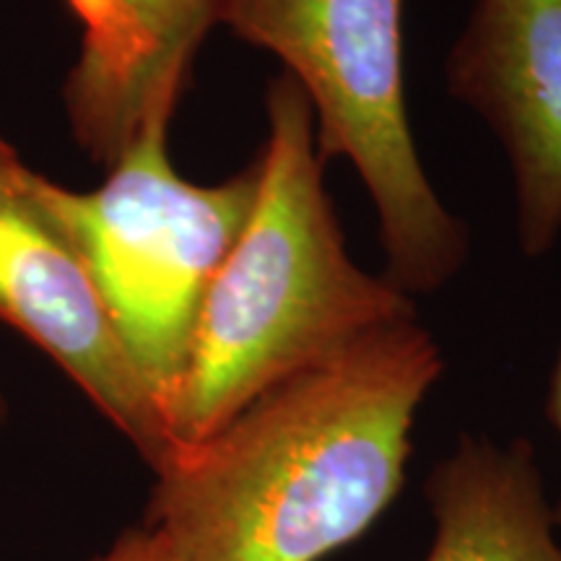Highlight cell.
Returning <instances> with one entry per match:
<instances>
[{
	"label": "cell",
	"mask_w": 561,
	"mask_h": 561,
	"mask_svg": "<svg viewBox=\"0 0 561 561\" xmlns=\"http://www.w3.org/2000/svg\"><path fill=\"white\" fill-rule=\"evenodd\" d=\"M434 541L426 561H561L553 504L528 439L466 437L426 481Z\"/></svg>",
	"instance_id": "ba28073f"
},
{
	"label": "cell",
	"mask_w": 561,
	"mask_h": 561,
	"mask_svg": "<svg viewBox=\"0 0 561 561\" xmlns=\"http://www.w3.org/2000/svg\"><path fill=\"white\" fill-rule=\"evenodd\" d=\"M0 322L45 351L153 473L180 453L164 411L104 312L39 174L0 136Z\"/></svg>",
	"instance_id": "5b68a950"
},
{
	"label": "cell",
	"mask_w": 561,
	"mask_h": 561,
	"mask_svg": "<svg viewBox=\"0 0 561 561\" xmlns=\"http://www.w3.org/2000/svg\"><path fill=\"white\" fill-rule=\"evenodd\" d=\"M445 81L510 161L523 255H549L561 240V0H476Z\"/></svg>",
	"instance_id": "8992f818"
},
{
	"label": "cell",
	"mask_w": 561,
	"mask_h": 561,
	"mask_svg": "<svg viewBox=\"0 0 561 561\" xmlns=\"http://www.w3.org/2000/svg\"><path fill=\"white\" fill-rule=\"evenodd\" d=\"M5 419V401H3V392H0V424H3Z\"/></svg>",
	"instance_id": "8fae6325"
},
{
	"label": "cell",
	"mask_w": 561,
	"mask_h": 561,
	"mask_svg": "<svg viewBox=\"0 0 561 561\" xmlns=\"http://www.w3.org/2000/svg\"><path fill=\"white\" fill-rule=\"evenodd\" d=\"M89 561H178L167 549L157 533L140 525V528L125 530L107 551L96 553Z\"/></svg>",
	"instance_id": "9c48e42d"
},
{
	"label": "cell",
	"mask_w": 561,
	"mask_h": 561,
	"mask_svg": "<svg viewBox=\"0 0 561 561\" xmlns=\"http://www.w3.org/2000/svg\"><path fill=\"white\" fill-rule=\"evenodd\" d=\"M265 115L255 203L210 280L170 409L180 450L208 439L276 385L416 318L413 297L348 255L325 191L312 107L286 73L271 79Z\"/></svg>",
	"instance_id": "7a4b0ae2"
},
{
	"label": "cell",
	"mask_w": 561,
	"mask_h": 561,
	"mask_svg": "<svg viewBox=\"0 0 561 561\" xmlns=\"http://www.w3.org/2000/svg\"><path fill=\"white\" fill-rule=\"evenodd\" d=\"M81 47L62 102L81 149L112 164L159 115H174L224 0H62Z\"/></svg>",
	"instance_id": "52a82bcc"
},
{
	"label": "cell",
	"mask_w": 561,
	"mask_h": 561,
	"mask_svg": "<svg viewBox=\"0 0 561 561\" xmlns=\"http://www.w3.org/2000/svg\"><path fill=\"white\" fill-rule=\"evenodd\" d=\"M546 419H549L553 424V430L561 434V351L557 356V364H553L551 380H549V396H546ZM553 520H557V530L561 536V496H559V502L553 504Z\"/></svg>",
	"instance_id": "30bf717a"
},
{
	"label": "cell",
	"mask_w": 561,
	"mask_h": 561,
	"mask_svg": "<svg viewBox=\"0 0 561 561\" xmlns=\"http://www.w3.org/2000/svg\"><path fill=\"white\" fill-rule=\"evenodd\" d=\"M170 123V115L153 117L96 191H68L39 174L42 201L79 252L167 424L203 299L244 229L261 182L257 159L219 185L180 178L167 149Z\"/></svg>",
	"instance_id": "277c9868"
},
{
	"label": "cell",
	"mask_w": 561,
	"mask_h": 561,
	"mask_svg": "<svg viewBox=\"0 0 561 561\" xmlns=\"http://www.w3.org/2000/svg\"><path fill=\"white\" fill-rule=\"evenodd\" d=\"M445 371L419 318L255 398L157 471L144 525L178 561H322L405 479L421 403Z\"/></svg>",
	"instance_id": "6da1fadb"
},
{
	"label": "cell",
	"mask_w": 561,
	"mask_h": 561,
	"mask_svg": "<svg viewBox=\"0 0 561 561\" xmlns=\"http://www.w3.org/2000/svg\"><path fill=\"white\" fill-rule=\"evenodd\" d=\"M219 26L278 58L305 91L322 161L346 159L367 187L385 276L409 297L450 284L471 237L413 140L403 0H224Z\"/></svg>",
	"instance_id": "3957f363"
}]
</instances>
